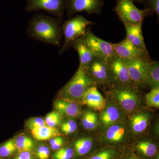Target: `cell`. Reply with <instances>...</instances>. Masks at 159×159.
Returning <instances> with one entry per match:
<instances>
[{
	"instance_id": "6da1fadb",
	"label": "cell",
	"mask_w": 159,
	"mask_h": 159,
	"mask_svg": "<svg viewBox=\"0 0 159 159\" xmlns=\"http://www.w3.org/2000/svg\"><path fill=\"white\" fill-rule=\"evenodd\" d=\"M62 20L43 13L34 15L28 24L27 35L31 39L60 47L63 36Z\"/></svg>"
},
{
	"instance_id": "7a4b0ae2",
	"label": "cell",
	"mask_w": 159,
	"mask_h": 159,
	"mask_svg": "<svg viewBox=\"0 0 159 159\" xmlns=\"http://www.w3.org/2000/svg\"><path fill=\"white\" fill-rule=\"evenodd\" d=\"M94 82L86 71L79 66L74 76L60 92L61 98L69 101L81 102L85 91Z\"/></svg>"
},
{
	"instance_id": "3957f363",
	"label": "cell",
	"mask_w": 159,
	"mask_h": 159,
	"mask_svg": "<svg viewBox=\"0 0 159 159\" xmlns=\"http://www.w3.org/2000/svg\"><path fill=\"white\" fill-rule=\"evenodd\" d=\"M93 24L94 23L79 15L64 22L62 25L63 44L59 51V54L70 48L72 43L85 34L88 26Z\"/></svg>"
},
{
	"instance_id": "277c9868",
	"label": "cell",
	"mask_w": 159,
	"mask_h": 159,
	"mask_svg": "<svg viewBox=\"0 0 159 159\" xmlns=\"http://www.w3.org/2000/svg\"><path fill=\"white\" fill-rule=\"evenodd\" d=\"M115 11L124 25H137L152 12L148 9L140 10L135 6L133 0H117Z\"/></svg>"
},
{
	"instance_id": "5b68a950",
	"label": "cell",
	"mask_w": 159,
	"mask_h": 159,
	"mask_svg": "<svg viewBox=\"0 0 159 159\" xmlns=\"http://www.w3.org/2000/svg\"><path fill=\"white\" fill-rule=\"evenodd\" d=\"M79 38L96 57L108 60L115 55L114 44L99 38L91 30H87Z\"/></svg>"
},
{
	"instance_id": "8992f818",
	"label": "cell",
	"mask_w": 159,
	"mask_h": 159,
	"mask_svg": "<svg viewBox=\"0 0 159 159\" xmlns=\"http://www.w3.org/2000/svg\"><path fill=\"white\" fill-rule=\"evenodd\" d=\"M27 2L25 10L28 12L43 10L62 19L67 0H27Z\"/></svg>"
},
{
	"instance_id": "52a82bcc",
	"label": "cell",
	"mask_w": 159,
	"mask_h": 159,
	"mask_svg": "<svg viewBox=\"0 0 159 159\" xmlns=\"http://www.w3.org/2000/svg\"><path fill=\"white\" fill-rule=\"evenodd\" d=\"M111 93L119 105L125 111H132L138 107L139 96L134 87L119 84L113 88Z\"/></svg>"
},
{
	"instance_id": "ba28073f",
	"label": "cell",
	"mask_w": 159,
	"mask_h": 159,
	"mask_svg": "<svg viewBox=\"0 0 159 159\" xmlns=\"http://www.w3.org/2000/svg\"><path fill=\"white\" fill-rule=\"evenodd\" d=\"M128 70L131 80L135 86L144 87L146 85V77L148 65L151 60L123 59Z\"/></svg>"
},
{
	"instance_id": "9c48e42d",
	"label": "cell",
	"mask_w": 159,
	"mask_h": 159,
	"mask_svg": "<svg viewBox=\"0 0 159 159\" xmlns=\"http://www.w3.org/2000/svg\"><path fill=\"white\" fill-rule=\"evenodd\" d=\"M102 0H67V16L72 18L77 13L86 12L89 15L101 13Z\"/></svg>"
},
{
	"instance_id": "30bf717a",
	"label": "cell",
	"mask_w": 159,
	"mask_h": 159,
	"mask_svg": "<svg viewBox=\"0 0 159 159\" xmlns=\"http://www.w3.org/2000/svg\"><path fill=\"white\" fill-rule=\"evenodd\" d=\"M86 71L94 82L107 84L112 81L108 61L103 58L95 57Z\"/></svg>"
},
{
	"instance_id": "8fae6325",
	"label": "cell",
	"mask_w": 159,
	"mask_h": 159,
	"mask_svg": "<svg viewBox=\"0 0 159 159\" xmlns=\"http://www.w3.org/2000/svg\"><path fill=\"white\" fill-rule=\"evenodd\" d=\"M112 80L119 84L135 86L131 80L129 73L123 59L115 54L107 60Z\"/></svg>"
},
{
	"instance_id": "7c38bea8",
	"label": "cell",
	"mask_w": 159,
	"mask_h": 159,
	"mask_svg": "<svg viewBox=\"0 0 159 159\" xmlns=\"http://www.w3.org/2000/svg\"><path fill=\"white\" fill-rule=\"evenodd\" d=\"M115 54L122 59L132 60L149 59L148 52L138 48L126 39L120 43L114 44Z\"/></svg>"
},
{
	"instance_id": "4fadbf2b",
	"label": "cell",
	"mask_w": 159,
	"mask_h": 159,
	"mask_svg": "<svg viewBox=\"0 0 159 159\" xmlns=\"http://www.w3.org/2000/svg\"><path fill=\"white\" fill-rule=\"evenodd\" d=\"M80 102L95 110L99 111L103 110L106 105V100L97 87L94 85L89 87L85 91Z\"/></svg>"
},
{
	"instance_id": "5bb4252c",
	"label": "cell",
	"mask_w": 159,
	"mask_h": 159,
	"mask_svg": "<svg viewBox=\"0 0 159 159\" xmlns=\"http://www.w3.org/2000/svg\"><path fill=\"white\" fill-rule=\"evenodd\" d=\"M142 23L137 25H125L126 30V39L138 48L148 52L144 42L142 32Z\"/></svg>"
},
{
	"instance_id": "9a60e30c",
	"label": "cell",
	"mask_w": 159,
	"mask_h": 159,
	"mask_svg": "<svg viewBox=\"0 0 159 159\" xmlns=\"http://www.w3.org/2000/svg\"><path fill=\"white\" fill-rule=\"evenodd\" d=\"M61 99L54 102L55 111L61 115L70 118H76L81 115V109L77 102Z\"/></svg>"
},
{
	"instance_id": "2e32d148",
	"label": "cell",
	"mask_w": 159,
	"mask_h": 159,
	"mask_svg": "<svg viewBox=\"0 0 159 159\" xmlns=\"http://www.w3.org/2000/svg\"><path fill=\"white\" fill-rule=\"evenodd\" d=\"M70 48H74L78 53L80 60L79 66L86 70L96 56L80 38L71 44Z\"/></svg>"
},
{
	"instance_id": "e0dca14e",
	"label": "cell",
	"mask_w": 159,
	"mask_h": 159,
	"mask_svg": "<svg viewBox=\"0 0 159 159\" xmlns=\"http://www.w3.org/2000/svg\"><path fill=\"white\" fill-rule=\"evenodd\" d=\"M100 116L101 122L106 127L113 125L120 118V112L116 106L113 104L106 105Z\"/></svg>"
},
{
	"instance_id": "ac0fdd59",
	"label": "cell",
	"mask_w": 159,
	"mask_h": 159,
	"mask_svg": "<svg viewBox=\"0 0 159 159\" xmlns=\"http://www.w3.org/2000/svg\"><path fill=\"white\" fill-rule=\"evenodd\" d=\"M31 133L34 139L39 141L50 140L60 135L59 132L56 128L47 125L32 129Z\"/></svg>"
},
{
	"instance_id": "d6986e66",
	"label": "cell",
	"mask_w": 159,
	"mask_h": 159,
	"mask_svg": "<svg viewBox=\"0 0 159 159\" xmlns=\"http://www.w3.org/2000/svg\"><path fill=\"white\" fill-rule=\"evenodd\" d=\"M146 85L152 89L159 87V64L158 61H151L148 65L146 77Z\"/></svg>"
},
{
	"instance_id": "ffe728a7",
	"label": "cell",
	"mask_w": 159,
	"mask_h": 159,
	"mask_svg": "<svg viewBox=\"0 0 159 159\" xmlns=\"http://www.w3.org/2000/svg\"><path fill=\"white\" fill-rule=\"evenodd\" d=\"M148 118L145 114L139 113L134 115L130 119V126L135 133H141L148 126Z\"/></svg>"
},
{
	"instance_id": "44dd1931",
	"label": "cell",
	"mask_w": 159,
	"mask_h": 159,
	"mask_svg": "<svg viewBox=\"0 0 159 159\" xmlns=\"http://www.w3.org/2000/svg\"><path fill=\"white\" fill-rule=\"evenodd\" d=\"M125 128L120 125H111L105 134L107 140L111 142H118L122 141L125 136Z\"/></svg>"
},
{
	"instance_id": "7402d4cb",
	"label": "cell",
	"mask_w": 159,
	"mask_h": 159,
	"mask_svg": "<svg viewBox=\"0 0 159 159\" xmlns=\"http://www.w3.org/2000/svg\"><path fill=\"white\" fill-rule=\"evenodd\" d=\"M15 142L19 153L23 152H30L34 146L33 140L25 135H20L15 140Z\"/></svg>"
},
{
	"instance_id": "603a6c76",
	"label": "cell",
	"mask_w": 159,
	"mask_h": 159,
	"mask_svg": "<svg viewBox=\"0 0 159 159\" xmlns=\"http://www.w3.org/2000/svg\"><path fill=\"white\" fill-rule=\"evenodd\" d=\"M98 116L97 114L92 111L86 112L81 119L83 127L88 130H92L96 128L98 125Z\"/></svg>"
},
{
	"instance_id": "cb8c5ba5",
	"label": "cell",
	"mask_w": 159,
	"mask_h": 159,
	"mask_svg": "<svg viewBox=\"0 0 159 159\" xmlns=\"http://www.w3.org/2000/svg\"><path fill=\"white\" fill-rule=\"evenodd\" d=\"M93 146V140L89 138L78 139L74 144V147L77 154L84 155L91 150Z\"/></svg>"
},
{
	"instance_id": "d4e9b609",
	"label": "cell",
	"mask_w": 159,
	"mask_h": 159,
	"mask_svg": "<svg viewBox=\"0 0 159 159\" xmlns=\"http://www.w3.org/2000/svg\"><path fill=\"white\" fill-rule=\"evenodd\" d=\"M137 148L140 152L148 157H153L156 153L157 150L156 145L148 142H139L137 145Z\"/></svg>"
},
{
	"instance_id": "484cf974",
	"label": "cell",
	"mask_w": 159,
	"mask_h": 159,
	"mask_svg": "<svg viewBox=\"0 0 159 159\" xmlns=\"http://www.w3.org/2000/svg\"><path fill=\"white\" fill-rule=\"evenodd\" d=\"M16 149L14 139H11L0 146V156L8 157L14 153Z\"/></svg>"
},
{
	"instance_id": "4316f807",
	"label": "cell",
	"mask_w": 159,
	"mask_h": 159,
	"mask_svg": "<svg viewBox=\"0 0 159 159\" xmlns=\"http://www.w3.org/2000/svg\"><path fill=\"white\" fill-rule=\"evenodd\" d=\"M146 103L149 106L159 108V87L152 89L146 95Z\"/></svg>"
},
{
	"instance_id": "83f0119b",
	"label": "cell",
	"mask_w": 159,
	"mask_h": 159,
	"mask_svg": "<svg viewBox=\"0 0 159 159\" xmlns=\"http://www.w3.org/2000/svg\"><path fill=\"white\" fill-rule=\"evenodd\" d=\"M44 120L46 125L55 128L60 123L61 115L56 111H54L48 114Z\"/></svg>"
},
{
	"instance_id": "f1b7e54d",
	"label": "cell",
	"mask_w": 159,
	"mask_h": 159,
	"mask_svg": "<svg viewBox=\"0 0 159 159\" xmlns=\"http://www.w3.org/2000/svg\"><path fill=\"white\" fill-rule=\"evenodd\" d=\"M74 155V150L70 148H59L54 154V159H70Z\"/></svg>"
},
{
	"instance_id": "f546056e",
	"label": "cell",
	"mask_w": 159,
	"mask_h": 159,
	"mask_svg": "<svg viewBox=\"0 0 159 159\" xmlns=\"http://www.w3.org/2000/svg\"><path fill=\"white\" fill-rule=\"evenodd\" d=\"M46 125L44 119L39 117L31 118L26 122V126L30 130Z\"/></svg>"
},
{
	"instance_id": "4dcf8cb0",
	"label": "cell",
	"mask_w": 159,
	"mask_h": 159,
	"mask_svg": "<svg viewBox=\"0 0 159 159\" xmlns=\"http://www.w3.org/2000/svg\"><path fill=\"white\" fill-rule=\"evenodd\" d=\"M77 127L76 122L74 120H70L62 123L61 126V130L66 134H70L77 130Z\"/></svg>"
},
{
	"instance_id": "1f68e13d",
	"label": "cell",
	"mask_w": 159,
	"mask_h": 159,
	"mask_svg": "<svg viewBox=\"0 0 159 159\" xmlns=\"http://www.w3.org/2000/svg\"><path fill=\"white\" fill-rule=\"evenodd\" d=\"M50 144L53 150H57L61 148L64 144V140L62 137H55L50 140Z\"/></svg>"
},
{
	"instance_id": "d6a6232c",
	"label": "cell",
	"mask_w": 159,
	"mask_h": 159,
	"mask_svg": "<svg viewBox=\"0 0 159 159\" xmlns=\"http://www.w3.org/2000/svg\"><path fill=\"white\" fill-rule=\"evenodd\" d=\"M37 156L39 159H48L50 157L49 148L44 145H41L38 149Z\"/></svg>"
},
{
	"instance_id": "836d02e7",
	"label": "cell",
	"mask_w": 159,
	"mask_h": 159,
	"mask_svg": "<svg viewBox=\"0 0 159 159\" xmlns=\"http://www.w3.org/2000/svg\"><path fill=\"white\" fill-rule=\"evenodd\" d=\"M114 152L111 150L103 151L89 159H111L113 156Z\"/></svg>"
},
{
	"instance_id": "e575fe53",
	"label": "cell",
	"mask_w": 159,
	"mask_h": 159,
	"mask_svg": "<svg viewBox=\"0 0 159 159\" xmlns=\"http://www.w3.org/2000/svg\"><path fill=\"white\" fill-rule=\"evenodd\" d=\"M148 9L152 12H154L159 16V0H148Z\"/></svg>"
},
{
	"instance_id": "d590c367",
	"label": "cell",
	"mask_w": 159,
	"mask_h": 159,
	"mask_svg": "<svg viewBox=\"0 0 159 159\" xmlns=\"http://www.w3.org/2000/svg\"><path fill=\"white\" fill-rule=\"evenodd\" d=\"M14 159H33L30 152H21Z\"/></svg>"
},
{
	"instance_id": "8d00e7d4",
	"label": "cell",
	"mask_w": 159,
	"mask_h": 159,
	"mask_svg": "<svg viewBox=\"0 0 159 159\" xmlns=\"http://www.w3.org/2000/svg\"><path fill=\"white\" fill-rule=\"evenodd\" d=\"M135 1H137L138 2H142V1H144V0H135Z\"/></svg>"
},
{
	"instance_id": "74e56055",
	"label": "cell",
	"mask_w": 159,
	"mask_h": 159,
	"mask_svg": "<svg viewBox=\"0 0 159 159\" xmlns=\"http://www.w3.org/2000/svg\"><path fill=\"white\" fill-rule=\"evenodd\" d=\"M140 159L137 158H133V157H131V158H129V159Z\"/></svg>"
},
{
	"instance_id": "f35d334b",
	"label": "cell",
	"mask_w": 159,
	"mask_h": 159,
	"mask_svg": "<svg viewBox=\"0 0 159 159\" xmlns=\"http://www.w3.org/2000/svg\"><path fill=\"white\" fill-rule=\"evenodd\" d=\"M159 159V155H158L157 157V159Z\"/></svg>"
}]
</instances>
